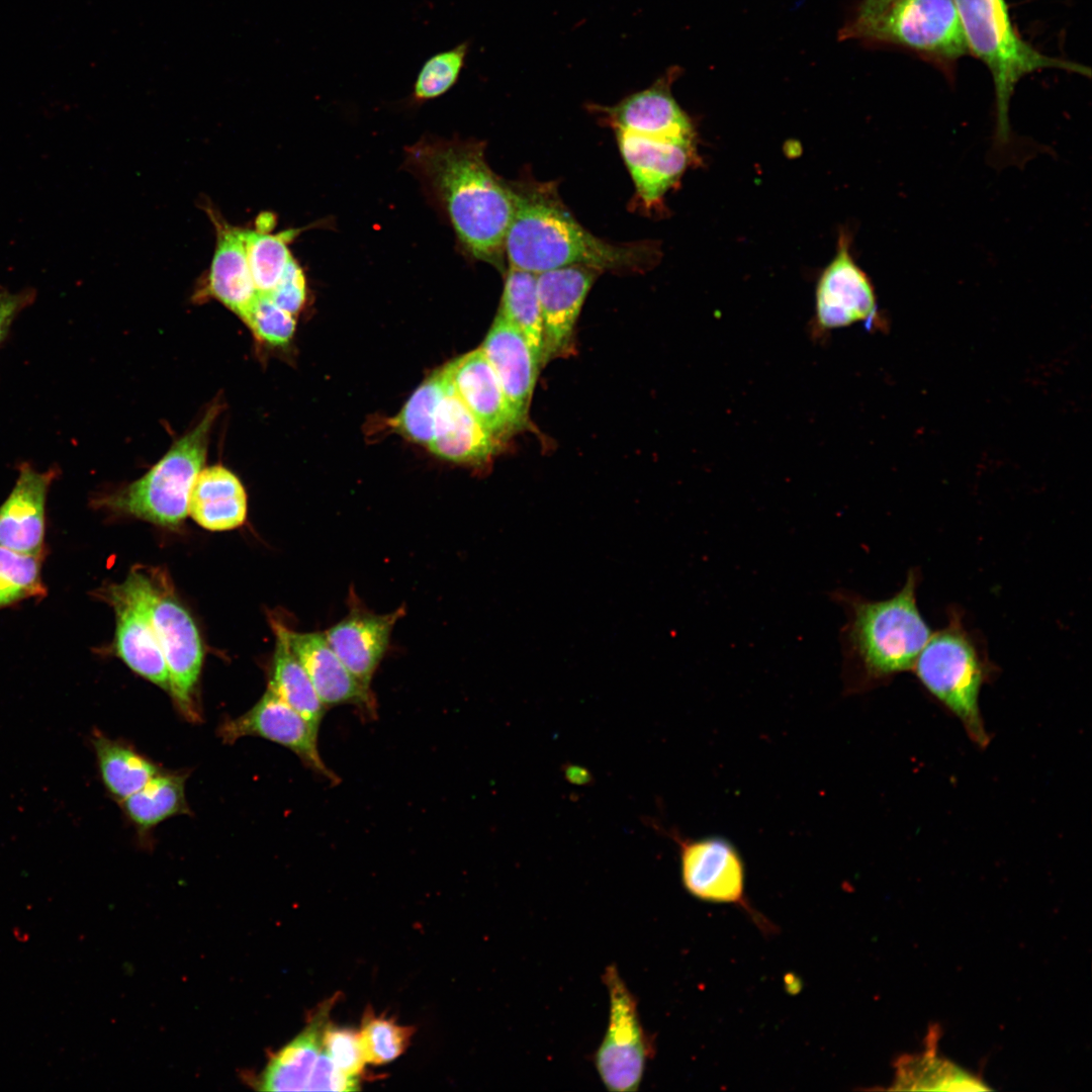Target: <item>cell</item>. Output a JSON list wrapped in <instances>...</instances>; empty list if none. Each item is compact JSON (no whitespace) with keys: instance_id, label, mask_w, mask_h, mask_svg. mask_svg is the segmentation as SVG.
Here are the masks:
<instances>
[{"instance_id":"cell-1","label":"cell","mask_w":1092,"mask_h":1092,"mask_svg":"<svg viewBox=\"0 0 1092 1092\" xmlns=\"http://www.w3.org/2000/svg\"><path fill=\"white\" fill-rule=\"evenodd\" d=\"M406 156L412 170L446 212L464 250L503 269L515 196L511 183L487 164L484 145L423 140Z\"/></svg>"},{"instance_id":"cell-2","label":"cell","mask_w":1092,"mask_h":1092,"mask_svg":"<svg viewBox=\"0 0 1092 1092\" xmlns=\"http://www.w3.org/2000/svg\"><path fill=\"white\" fill-rule=\"evenodd\" d=\"M515 212L506 238L509 267L534 274L582 265L602 272L647 270L659 259L653 242L613 244L596 237L566 208L550 182H510Z\"/></svg>"},{"instance_id":"cell-3","label":"cell","mask_w":1092,"mask_h":1092,"mask_svg":"<svg viewBox=\"0 0 1092 1092\" xmlns=\"http://www.w3.org/2000/svg\"><path fill=\"white\" fill-rule=\"evenodd\" d=\"M920 576L918 568L910 569L899 592L882 601L847 589L831 593L846 617L840 631L846 694L866 692L912 669L932 634L917 605Z\"/></svg>"},{"instance_id":"cell-4","label":"cell","mask_w":1092,"mask_h":1092,"mask_svg":"<svg viewBox=\"0 0 1092 1092\" xmlns=\"http://www.w3.org/2000/svg\"><path fill=\"white\" fill-rule=\"evenodd\" d=\"M969 53L988 68L994 83L996 127L994 146L1006 149L1012 133L1009 105L1015 86L1026 75L1059 69L1090 77V69L1073 61L1050 57L1025 41L1014 28L1005 0H954Z\"/></svg>"},{"instance_id":"cell-5","label":"cell","mask_w":1092,"mask_h":1092,"mask_svg":"<svg viewBox=\"0 0 1092 1092\" xmlns=\"http://www.w3.org/2000/svg\"><path fill=\"white\" fill-rule=\"evenodd\" d=\"M986 646L964 623L963 613L949 608L947 624L932 632L912 669L923 688L963 723L979 745L988 743L979 709L980 691L992 669Z\"/></svg>"},{"instance_id":"cell-6","label":"cell","mask_w":1092,"mask_h":1092,"mask_svg":"<svg viewBox=\"0 0 1092 1092\" xmlns=\"http://www.w3.org/2000/svg\"><path fill=\"white\" fill-rule=\"evenodd\" d=\"M219 413L211 405L194 429L141 478L92 503L97 509L141 519L160 527L177 528L188 515L193 482L203 468L209 434Z\"/></svg>"},{"instance_id":"cell-7","label":"cell","mask_w":1092,"mask_h":1092,"mask_svg":"<svg viewBox=\"0 0 1092 1092\" xmlns=\"http://www.w3.org/2000/svg\"><path fill=\"white\" fill-rule=\"evenodd\" d=\"M839 38L904 49L947 76L970 54L954 0H894L872 15L852 17Z\"/></svg>"},{"instance_id":"cell-8","label":"cell","mask_w":1092,"mask_h":1092,"mask_svg":"<svg viewBox=\"0 0 1092 1092\" xmlns=\"http://www.w3.org/2000/svg\"><path fill=\"white\" fill-rule=\"evenodd\" d=\"M150 619L166 662L169 694L189 721L200 720L195 692L203 664V646L189 612L161 581L141 572Z\"/></svg>"},{"instance_id":"cell-9","label":"cell","mask_w":1092,"mask_h":1092,"mask_svg":"<svg viewBox=\"0 0 1092 1092\" xmlns=\"http://www.w3.org/2000/svg\"><path fill=\"white\" fill-rule=\"evenodd\" d=\"M677 845L680 877L685 889L695 898L742 908L761 929L775 926L753 909L745 894V866L737 847L727 838L710 835L692 838L675 829H660Z\"/></svg>"},{"instance_id":"cell-10","label":"cell","mask_w":1092,"mask_h":1092,"mask_svg":"<svg viewBox=\"0 0 1092 1092\" xmlns=\"http://www.w3.org/2000/svg\"><path fill=\"white\" fill-rule=\"evenodd\" d=\"M603 981L609 994L610 1015L595 1065L609 1091L634 1092L642 1081L647 1060L654 1053L653 1041L641 1024L636 998L615 965L606 968Z\"/></svg>"},{"instance_id":"cell-11","label":"cell","mask_w":1092,"mask_h":1092,"mask_svg":"<svg viewBox=\"0 0 1092 1092\" xmlns=\"http://www.w3.org/2000/svg\"><path fill=\"white\" fill-rule=\"evenodd\" d=\"M849 242L840 236L833 260L821 273L815 291V312L809 325L811 338L822 341L832 331L862 323L878 325L877 299L867 274L855 264Z\"/></svg>"},{"instance_id":"cell-12","label":"cell","mask_w":1092,"mask_h":1092,"mask_svg":"<svg viewBox=\"0 0 1092 1092\" xmlns=\"http://www.w3.org/2000/svg\"><path fill=\"white\" fill-rule=\"evenodd\" d=\"M115 614L113 650L133 672L169 693V676L144 598L141 571L100 589Z\"/></svg>"},{"instance_id":"cell-13","label":"cell","mask_w":1092,"mask_h":1092,"mask_svg":"<svg viewBox=\"0 0 1092 1092\" xmlns=\"http://www.w3.org/2000/svg\"><path fill=\"white\" fill-rule=\"evenodd\" d=\"M680 74V67H669L648 88L630 94L614 105L593 104L589 108L614 130L694 144L692 121L671 93L672 84Z\"/></svg>"},{"instance_id":"cell-14","label":"cell","mask_w":1092,"mask_h":1092,"mask_svg":"<svg viewBox=\"0 0 1092 1092\" xmlns=\"http://www.w3.org/2000/svg\"><path fill=\"white\" fill-rule=\"evenodd\" d=\"M317 732L318 729L269 688L249 711L225 720L218 728L223 743L232 744L246 736L265 738L288 748L308 768L337 783L338 777L320 755Z\"/></svg>"},{"instance_id":"cell-15","label":"cell","mask_w":1092,"mask_h":1092,"mask_svg":"<svg viewBox=\"0 0 1092 1092\" xmlns=\"http://www.w3.org/2000/svg\"><path fill=\"white\" fill-rule=\"evenodd\" d=\"M601 270L574 265L536 274L542 317V365L567 356L585 297Z\"/></svg>"},{"instance_id":"cell-16","label":"cell","mask_w":1092,"mask_h":1092,"mask_svg":"<svg viewBox=\"0 0 1092 1092\" xmlns=\"http://www.w3.org/2000/svg\"><path fill=\"white\" fill-rule=\"evenodd\" d=\"M405 610L400 607L387 614H376L363 607L351 592L347 615L324 631L331 647L366 688L385 656L396 622Z\"/></svg>"},{"instance_id":"cell-17","label":"cell","mask_w":1092,"mask_h":1092,"mask_svg":"<svg viewBox=\"0 0 1092 1092\" xmlns=\"http://www.w3.org/2000/svg\"><path fill=\"white\" fill-rule=\"evenodd\" d=\"M59 471L57 467L38 471L27 462L19 465L15 484L0 505V546L47 555V499Z\"/></svg>"},{"instance_id":"cell-18","label":"cell","mask_w":1092,"mask_h":1092,"mask_svg":"<svg viewBox=\"0 0 1092 1092\" xmlns=\"http://www.w3.org/2000/svg\"><path fill=\"white\" fill-rule=\"evenodd\" d=\"M615 132L639 201L645 208L656 207L694 161V144Z\"/></svg>"},{"instance_id":"cell-19","label":"cell","mask_w":1092,"mask_h":1092,"mask_svg":"<svg viewBox=\"0 0 1092 1092\" xmlns=\"http://www.w3.org/2000/svg\"><path fill=\"white\" fill-rule=\"evenodd\" d=\"M283 631L326 708L352 705L365 716L375 715L376 701L372 690L349 671L324 632H296L285 625Z\"/></svg>"},{"instance_id":"cell-20","label":"cell","mask_w":1092,"mask_h":1092,"mask_svg":"<svg viewBox=\"0 0 1092 1092\" xmlns=\"http://www.w3.org/2000/svg\"><path fill=\"white\" fill-rule=\"evenodd\" d=\"M445 368L456 395L497 443L521 430L480 348L454 359Z\"/></svg>"},{"instance_id":"cell-21","label":"cell","mask_w":1092,"mask_h":1092,"mask_svg":"<svg viewBox=\"0 0 1092 1092\" xmlns=\"http://www.w3.org/2000/svg\"><path fill=\"white\" fill-rule=\"evenodd\" d=\"M480 349L498 378L518 425L524 429L541 368L539 361L524 335L498 314Z\"/></svg>"},{"instance_id":"cell-22","label":"cell","mask_w":1092,"mask_h":1092,"mask_svg":"<svg viewBox=\"0 0 1092 1092\" xmlns=\"http://www.w3.org/2000/svg\"><path fill=\"white\" fill-rule=\"evenodd\" d=\"M499 445L450 384L437 408L430 451L448 461L479 465L488 461Z\"/></svg>"},{"instance_id":"cell-23","label":"cell","mask_w":1092,"mask_h":1092,"mask_svg":"<svg viewBox=\"0 0 1092 1092\" xmlns=\"http://www.w3.org/2000/svg\"><path fill=\"white\" fill-rule=\"evenodd\" d=\"M216 225L217 244L204 293L244 321L259 295L248 263L245 230Z\"/></svg>"},{"instance_id":"cell-24","label":"cell","mask_w":1092,"mask_h":1092,"mask_svg":"<svg viewBox=\"0 0 1092 1092\" xmlns=\"http://www.w3.org/2000/svg\"><path fill=\"white\" fill-rule=\"evenodd\" d=\"M247 494L239 477L222 465L202 468L188 500V515L209 531H229L247 519Z\"/></svg>"},{"instance_id":"cell-25","label":"cell","mask_w":1092,"mask_h":1092,"mask_svg":"<svg viewBox=\"0 0 1092 1092\" xmlns=\"http://www.w3.org/2000/svg\"><path fill=\"white\" fill-rule=\"evenodd\" d=\"M333 999L325 1003L305 1028L274 1054L258 1079L261 1091H305L323 1052V1035L329 1023Z\"/></svg>"},{"instance_id":"cell-26","label":"cell","mask_w":1092,"mask_h":1092,"mask_svg":"<svg viewBox=\"0 0 1092 1092\" xmlns=\"http://www.w3.org/2000/svg\"><path fill=\"white\" fill-rule=\"evenodd\" d=\"M276 636L268 688L318 729L327 708L320 700L304 667L291 650L283 624L273 620Z\"/></svg>"},{"instance_id":"cell-27","label":"cell","mask_w":1092,"mask_h":1092,"mask_svg":"<svg viewBox=\"0 0 1092 1092\" xmlns=\"http://www.w3.org/2000/svg\"><path fill=\"white\" fill-rule=\"evenodd\" d=\"M91 744L102 784L107 793L121 802L141 790L161 769L129 744L94 731Z\"/></svg>"},{"instance_id":"cell-28","label":"cell","mask_w":1092,"mask_h":1092,"mask_svg":"<svg viewBox=\"0 0 1092 1092\" xmlns=\"http://www.w3.org/2000/svg\"><path fill=\"white\" fill-rule=\"evenodd\" d=\"M186 775L160 770L141 790L120 802L138 832L146 834L168 818L188 814Z\"/></svg>"},{"instance_id":"cell-29","label":"cell","mask_w":1092,"mask_h":1092,"mask_svg":"<svg viewBox=\"0 0 1092 1092\" xmlns=\"http://www.w3.org/2000/svg\"><path fill=\"white\" fill-rule=\"evenodd\" d=\"M497 314L524 335L542 367V317L536 274L509 267Z\"/></svg>"},{"instance_id":"cell-30","label":"cell","mask_w":1092,"mask_h":1092,"mask_svg":"<svg viewBox=\"0 0 1092 1092\" xmlns=\"http://www.w3.org/2000/svg\"><path fill=\"white\" fill-rule=\"evenodd\" d=\"M449 386L445 366L434 371L390 421L392 428L411 441L429 446L434 436L437 408Z\"/></svg>"},{"instance_id":"cell-31","label":"cell","mask_w":1092,"mask_h":1092,"mask_svg":"<svg viewBox=\"0 0 1092 1092\" xmlns=\"http://www.w3.org/2000/svg\"><path fill=\"white\" fill-rule=\"evenodd\" d=\"M299 231L289 230L276 235L263 231H245V246L249 267L259 294L269 295L292 259L288 243Z\"/></svg>"},{"instance_id":"cell-32","label":"cell","mask_w":1092,"mask_h":1092,"mask_svg":"<svg viewBox=\"0 0 1092 1092\" xmlns=\"http://www.w3.org/2000/svg\"><path fill=\"white\" fill-rule=\"evenodd\" d=\"M896 1089L912 1090H986L978 1079L954 1065L924 1055L901 1060L898 1065Z\"/></svg>"},{"instance_id":"cell-33","label":"cell","mask_w":1092,"mask_h":1092,"mask_svg":"<svg viewBox=\"0 0 1092 1092\" xmlns=\"http://www.w3.org/2000/svg\"><path fill=\"white\" fill-rule=\"evenodd\" d=\"M46 555L25 554L0 546V610L29 599H43L41 576Z\"/></svg>"},{"instance_id":"cell-34","label":"cell","mask_w":1092,"mask_h":1092,"mask_svg":"<svg viewBox=\"0 0 1092 1092\" xmlns=\"http://www.w3.org/2000/svg\"><path fill=\"white\" fill-rule=\"evenodd\" d=\"M469 51L470 41L464 40L428 58L415 80L412 102L423 103L447 93L458 82Z\"/></svg>"},{"instance_id":"cell-35","label":"cell","mask_w":1092,"mask_h":1092,"mask_svg":"<svg viewBox=\"0 0 1092 1092\" xmlns=\"http://www.w3.org/2000/svg\"><path fill=\"white\" fill-rule=\"evenodd\" d=\"M366 1063L379 1066L392 1062L404 1053L414 1034L412 1026L394 1019L365 1012L358 1031Z\"/></svg>"},{"instance_id":"cell-36","label":"cell","mask_w":1092,"mask_h":1092,"mask_svg":"<svg viewBox=\"0 0 1092 1092\" xmlns=\"http://www.w3.org/2000/svg\"><path fill=\"white\" fill-rule=\"evenodd\" d=\"M244 323L258 340L271 346L287 344L295 330L293 314L262 294L258 295Z\"/></svg>"},{"instance_id":"cell-37","label":"cell","mask_w":1092,"mask_h":1092,"mask_svg":"<svg viewBox=\"0 0 1092 1092\" xmlns=\"http://www.w3.org/2000/svg\"><path fill=\"white\" fill-rule=\"evenodd\" d=\"M323 1049L345 1074L357 1078L362 1074L366 1061L358 1031L329 1022L323 1035Z\"/></svg>"},{"instance_id":"cell-38","label":"cell","mask_w":1092,"mask_h":1092,"mask_svg":"<svg viewBox=\"0 0 1092 1092\" xmlns=\"http://www.w3.org/2000/svg\"><path fill=\"white\" fill-rule=\"evenodd\" d=\"M268 296L276 305L293 315L303 306L306 296L305 278L293 258Z\"/></svg>"},{"instance_id":"cell-39","label":"cell","mask_w":1092,"mask_h":1092,"mask_svg":"<svg viewBox=\"0 0 1092 1092\" xmlns=\"http://www.w3.org/2000/svg\"><path fill=\"white\" fill-rule=\"evenodd\" d=\"M358 1085V1078L342 1072L323 1049L305 1091H355L359 1089Z\"/></svg>"},{"instance_id":"cell-40","label":"cell","mask_w":1092,"mask_h":1092,"mask_svg":"<svg viewBox=\"0 0 1092 1092\" xmlns=\"http://www.w3.org/2000/svg\"><path fill=\"white\" fill-rule=\"evenodd\" d=\"M35 298L36 291L32 287L11 292L0 285V345L6 339L17 315L31 305Z\"/></svg>"},{"instance_id":"cell-41","label":"cell","mask_w":1092,"mask_h":1092,"mask_svg":"<svg viewBox=\"0 0 1092 1092\" xmlns=\"http://www.w3.org/2000/svg\"><path fill=\"white\" fill-rule=\"evenodd\" d=\"M892 1L894 0H862L856 8L853 17L860 18L872 15L883 9Z\"/></svg>"},{"instance_id":"cell-42","label":"cell","mask_w":1092,"mask_h":1092,"mask_svg":"<svg viewBox=\"0 0 1092 1092\" xmlns=\"http://www.w3.org/2000/svg\"><path fill=\"white\" fill-rule=\"evenodd\" d=\"M565 777L574 784H586L590 781L589 772L576 765H568L565 769Z\"/></svg>"}]
</instances>
